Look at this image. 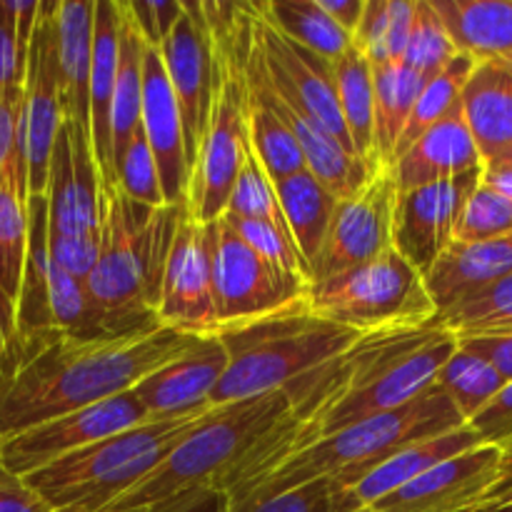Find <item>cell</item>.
<instances>
[{"instance_id":"6da1fadb","label":"cell","mask_w":512,"mask_h":512,"mask_svg":"<svg viewBox=\"0 0 512 512\" xmlns=\"http://www.w3.org/2000/svg\"><path fill=\"white\" fill-rule=\"evenodd\" d=\"M455 350L458 335L438 320L413 330L360 335L348 350L285 390L290 413L233 475L225 493L248 488L288 455L338 430L413 403Z\"/></svg>"},{"instance_id":"7a4b0ae2","label":"cell","mask_w":512,"mask_h":512,"mask_svg":"<svg viewBox=\"0 0 512 512\" xmlns=\"http://www.w3.org/2000/svg\"><path fill=\"white\" fill-rule=\"evenodd\" d=\"M203 335L173 328L115 340L50 333L18 345V363L0 378V443L75 410L130 393Z\"/></svg>"},{"instance_id":"3957f363","label":"cell","mask_w":512,"mask_h":512,"mask_svg":"<svg viewBox=\"0 0 512 512\" xmlns=\"http://www.w3.org/2000/svg\"><path fill=\"white\" fill-rule=\"evenodd\" d=\"M188 205H143L120 190H103V245L88 293L120 338L153 333L160 285L180 215Z\"/></svg>"},{"instance_id":"277c9868","label":"cell","mask_w":512,"mask_h":512,"mask_svg":"<svg viewBox=\"0 0 512 512\" xmlns=\"http://www.w3.org/2000/svg\"><path fill=\"white\" fill-rule=\"evenodd\" d=\"M463 425H468L463 415L450 403L448 395L433 383L413 403L403 405L393 413L355 423L288 455L263 478L230 495V503L273 498V495L318 478H335L340 485L353 490L383 460H388L405 445L450 433Z\"/></svg>"},{"instance_id":"5b68a950","label":"cell","mask_w":512,"mask_h":512,"mask_svg":"<svg viewBox=\"0 0 512 512\" xmlns=\"http://www.w3.org/2000/svg\"><path fill=\"white\" fill-rule=\"evenodd\" d=\"M288 413L285 390L213 405L143 483L103 512H138L203 485L225 490Z\"/></svg>"},{"instance_id":"8992f818","label":"cell","mask_w":512,"mask_h":512,"mask_svg":"<svg viewBox=\"0 0 512 512\" xmlns=\"http://www.w3.org/2000/svg\"><path fill=\"white\" fill-rule=\"evenodd\" d=\"M203 415L148 420L75 450L23 480L53 512H103L143 483Z\"/></svg>"},{"instance_id":"52a82bcc","label":"cell","mask_w":512,"mask_h":512,"mask_svg":"<svg viewBox=\"0 0 512 512\" xmlns=\"http://www.w3.org/2000/svg\"><path fill=\"white\" fill-rule=\"evenodd\" d=\"M213 35L215 95L210 123L190 170L188 213L210 225L228 210L238 175L250 155L248 93L238 45L240 5L203 3Z\"/></svg>"},{"instance_id":"ba28073f","label":"cell","mask_w":512,"mask_h":512,"mask_svg":"<svg viewBox=\"0 0 512 512\" xmlns=\"http://www.w3.org/2000/svg\"><path fill=\"white\" fill-rule=\"evenodd\" d=\"M360 335L358 330L318 318L308 308L220 333L230 363L215 388L213 405L288 390L348 350Z\"/></svg>"},{"instance_id":"9c48e42d","label":"cell","mask_w":512,"mask_h":512,"mask_svg":"<svg viewBox=\"0 0 512 512\" xmlns=\"http://www.w3.org/2000/svg\"><path fill=\"white\" fill-rule=\"evenodd\" d=\"M308 310L363 335L423 328L440 315L425 275L395 245L348 273L310 283Z\"/></svg>"},{"instance_id":"30bf717a","label":"cell","mask_w":512,"mask_h":512,"mask_svg":"<svg viewBox=\"0 0 512 512\" xmlns=\"http://www.w3.org/2000/svg\"><path fill=\"white\" fill-rule=\"evenodd\" d=\"M213 285L220 333L308 308L310 280L255 253L225 218L213 223Z\"/></svg>"},{"instance_id":"8fae6325","label":"cell","mask_w":512,"mask_h":512,"mask_svg":"<svg viewBox=\"0 0 512 512\" xmlns=\"http://www.w3.org/2000/svg\"><path fill=\"white\" fill-rule=\"evenodd\" d=\"M400 188L393 170L380 168L363 190L338 200L328 235L310 263V283H323L393 248Z\"/></svg>"},{"instance_id":"7c38bea8","label":"cell","mask_w":512,"mask_h":512,"mask_svg":"<svg viewBox=\"0 0 512 512\" xmlns=\"http://www.w3.org/2000/svg\"><path fill=\"white\" fill-rule=\"evenodd\" d=\"M55 3L40 5L38 23L28 50L23 80V155L28 165L30 195L48 193L50 160L55 140L65 123L63 90H60L58 30H55Z\"/></svg>"},{"instance_id":"4fadbf2b","label":"cell","mask_w":512,"mask_h":512,"mask_svg":"<svg viewBox=\"0 0 512 512\" xmlns=\"http://www.w3.org/2000/svg\"><path fill=\"white\" fill-rule=\"evenodd\" d=\"M148 420L143 403L130 390L118 398L75 410V413L48 420V423L35 425V428L15 435V438L3 440L0 443V463L15 478H25V475L35 473V470L45 468V465L55 463V460L65 458L75 450L113 438V435L148 423Z\"/></svg>"},{"instance_id":"5bb4252c","label":"cell","mask_w":512,"mask_h":512,"mask_svg":"<svg viewBox=\"0 0 512 512\" xmlns=\"http://www.w3.org/2000/svg\"><path fill=\"white\" fill-rule=\"evenodd\" d=\"M158 320L163 328L185 335L220 333L213 285V223H198L188 208L180 215L165 263Z\"/></svg>"},{"instance_id":"9a60e30c","label":"cell","mask_w":512,"mask_h":512,"mask_svg":"<svg viewBox=\"0 0 512 512\" xmlns=\"http://www.w3.org/2000/svg\"><path fill=\"white\" fill-rule=\"evenodd\" d=\"M250 10H253V3H250ZM253 23L265 70H268L270 83L278 90L280 98L288 100L293 108L303 110L313 123L328 130L345 150H350L358 158L348 125L343 120V110H340L333 63L310 53L308 48L293 43V40L283 38L255 10Z\"/></svg>"},{"instance_id":"2e32d148","label":"cell","mask_w":512,"mask_h":512,"mask_svg":"<svg viewBox=\"0 0 512 512\" xmlns=\"http://www.w3.org/2000/svg\"><path fill=\"white\" fill-rule=\"evenodd\" d=\"M485 168L443 183L420 185L400 193L393 245L428 275L450 245L458 243L460 220L470 195L483 183Z\"/></svg>"},{"instance_id":"e0dca14e","label":"cell","mask_w":512,"mask_h":512,"mask_svg":"<svg viewBox=\"0 0 512 512\" xmlns=\"http://www.w3.org/2000/svg\"><path fill=\"white\" fill-rule=\"evenodd\" d=\"M183 15L175 23L173 33L160 45L165 73L178 98L185 123V150L193 170L198 148L210 123L215 95V60L213 35L205 20L203 3H183Z\"/></svg>"},{"instance_id":"ac0fdd59","label":"cell","mask_w":512,"mask_h":512,"mask_svg":"<svg viewBox=\"0 0 512 512\" xmlns=\"http://www.w3.org/2000/svg\"><path fill=\"white\" fill-rule=\"evenodd\" d=\"M45 198L50 235L95 238L103 233V188L93 140L70 120H65L55 140Z\"/></svg>"},{"instance_id":"d6986e66","label":"cell","mask_w":512,"mask_h":512,"mask_svg":"<svg viewBox=\"0 0 512 512\" xmlns=\"http://www.w3.org/2000/svg\"><path fill=\"white\" fill-rule=\"evenodd\" d=\"M500 475L503 450L478 445L435 465L370 508L378 512H475L500 483Z\"/></svg>"},{"instance_id":"ffe728a7","label":"cell","mask_w":512,"mask_h":512,"mask_svg":"<svg viewBox=\"0 0 512 512\" xmlns=\"http://www.w3.org/2000/svg\"><path fill=\"white\" fill-rule=\"evenodd\" d=\"M228 363V350L220 335H203L183 355L135 385L133 393L138 395L150 420L208 413Z\"/></svg>"},{"instance_id":"44dd1931","label":"cell","mask_w":512,"mask_h":512,"mask_svg":"<svg viewBox=\"0 0 512 512\" xmlns=\"http://www.w3.org/2000/svg\"><path fill=\"white\" fill-rule=\"evenodd\" d=\"M143 133L158 163L160 183L168 205H188L190 165L185 150V123L178 98L165 73L163 55L158 48L145 50V88H143Z\"/></svg>"},{"instance_id":"7402d4cb","label":"cell","mask_w":512,"mask_h":512,"mask_svg":"<svg viewBox=\"0 0 512 512\" xmlns=\"http://www.w3.org/2000/svg\"><path fill=\"white\" fill-rule=\"evenodd\" d=\"M120 55V8L115 0H95L93 73H90V138L100 188L118 190L113 158V100Z\"/></svg>"},{"instance_id":"603a6c76","label":"cell","mask_w":512,"mask_h":512,"mask_svg":"<svg viewBox=\"0 0 512 512\" xmlns=\"http://www.w3.org/2000/svg\"><path fill=\"white\" fill-rule=\"evenodd\" d=\"M480 168H485L483 155L475 145L463 108L455 105L390 170L398 180L400 193H405L420 185L460 178Z\"/></svg>"},{"instance_id":"cb8c5ba5","label":"cell","mask_w":512,"mask_h":512,"mask_svg":"<svg viewBox=\"0 0 512 512\" xmlns=\"http://www.w3.org/2000/svg\"><path fill=\"white\" fill-rule=\"evenodd\" d=\"M512 275V235L480 240V243H455L433 265L425 283L430 298L445 313L460 300L500 283Z\"/></svg>"},{"instance_id":"d4e9b609","label":"cell","mask_w":512,"mask_h":512,"mask_svg":"<svg viewBox=\"0 0 512 512\" xmlns=\"http://www.w3.org/2000/svg\"><path fill=\"white\" fill-rule=\"evenodd\" d=\"M460 108L485 165L512 150V65L508 60L475 65L463 88Z\"/></svg>"},{"instance_id":"484cf974","label":"cell","mask_w":512,"mask_h":512,"mask_svg":"<svg viewBox=\"0 0 512 512\" xmlns=\"http://www.w3.org/2000/svg\"><path fill=\"white\" fill-rule=\"evenodd\" d=\"M55 30H58L60 90H63L65 120L90 135V73H93L95 30L93 0H58Z\"/></svg>"},{"instance_id":"4316f807","label":"cell","mask_w":512,"mask_h":512,"mask_svg":"<svg viewBox=\"0 0 512 512\" xmlns=\"http://www.w3.org/2000/svg\"><path fill=\"white\" fill-rule=\"evenodd\" d=\"M480 438L470 425L463 428H455L450 433L433 435V438L418 440V443H410L405 448H400L398 453L390 455L388 460L378 465L368 478L360 480L353 488L355 500H358L363 508H370L378 500H383L385 495L395 493L398 488L408 485L410 480L420 478L423 473L433 470L435 465L445 463V460L455 458V455L465 453L470 448H478Z\"/></svg>"},{"instance_id":"83f0119b","label":"cell","mask_w":512,"mask_h":512,"mask_svg":"<svg viewBox=\"0 0 512 512\" xmlns=\"http://www.w3.org/2000/svg\"><path fill=\"white\" fill-rule=\"evenodd\" d=\"M458 53L475 63L512 55V0H430Z\"/></svg>"},{"instance_id":"f1b7e54d","label":"cell","mask_w":512,"mask_h":512,"mask_svg":"<svg viewBox=\"0 0 512 512\" xmlns=\"http://www.w3.org/2000/svg\"><path fill=\"white\" fill-rule=\"evenodd\" d=\"M120 8V55H118V78H115V100H113V158L115 173L123 158L125 148L133 135L140 130L143 118V88H145V50L148 43L140 35L128 3L118 0Z\"/></svg>"},{"instance_id":"f546056e","label":"cell","mask_w":512,"mask_h":512,"mask_svg":"<svg viewBox=\"0 0 512 512\" xmlns=\"http://www.w3.org/2000/svg\"><path fill=\"white\" fill-rule=\"evenodd\" d=\"M375 80V160L380 168H393L395 148L413 115L415 103L428 78L405 63L373 65Z\"/></svg>"},{"instance_id":"4dcf8cb0","label":"cell","mask_w":512,"mask_h":512,"mask_svg":"<svg viewBox=\"0 0 512 512\" xmlns=\"http://www.w3.org/2000/svg\"><path fill=\"white\" fill-rule=\"evenodd\" d=\"M335 73V90H338L340 110L343 120L348 125L350 140L363 163H368L373 170H380L375 160V80H373V63L368 55L350 45L338 60H333Z\"/></svg>"},{"instance_id":"1f68e13d","label":"cell","mask_w":512,"mask_h":512,"mask_svg":"<svg viewBox=\"0 0 512 512\" xmlns=\"http://www.w3.org/2000/svg\"><path fill=\"white\" fill-rule=\"evenodd\" d=\"M275 193H278L280 208L288 220L295 245L310 270V263L328 235L338 198L308 168L275 183Z\"/></svg>"},{"instance_id":"d6a6232c","label":"cell","mask_w":512,"mask_h":512,"mask_svg":"<svg viewBox=\"0 0 512 512\" xmlns=\"http://www.w3.org/2000/svg\"><path fill=\"white\" fill-rule=\"evenodd\" d=\"M28 170L15 168L0 178V295L18 310L28 255L30 210Z\"/></svg>"},{"instance_id":"836d02e7","label":"cell","mask_w":512,"mask_h":512,"mask_svg":"<svg viewBox=\"0 0 512 512\" xmlns=\"http://www.w3.org/2000/svg\"><path fill=\"white\" fill-rule=\"evenodd\" d=\"M253 10L283 38L303 45L330 63L353 45V38L320 8L318 0H270L253 3Z\"/></svg>"},{"instance_id":"e575fe53","label":"cell","mask_w":512,"mask_h":512,"mask_svg":"<svg viewBox=\"0 0 512 512\" xmlns=\"http://www.w3.org/2000/svg\"><path fill=\"white\" fill-rule=\"evenodd\" d=\"M475 60L470 55L458 53L438 75L425 83L423 93H420L418 103H415L413 115H410L408 125H405L403 135L398 140V148H395V163L428 133L433 125H438L455 105H460L463 98V88L468 83L470 73L475 68ZM393 163V165H395Z\"/></svg>"},{"instance_id":"d590c367","label":"cell","mask_w":512,"mask_h":512,"mask_svg":"<svg viewBox=\"0 0 512 512\" xmlns=\"http://www.w3.org/2000/svg\"><path fill=\"white\" fill-rule=\"evenodd\" d=\"M508 380L488 363L480 355L470 353V350L460 348L450 355L448 363L440 368L435 385L443 390L450 398V403L458 408V413L463 415L465 423L475 418V415L483 413L490 403H493L495 395L503 390V385Z\"/></svg>"},{"instance_id":"8d00e7d4","label":"cell","mask_w":512,"mask_h":512,"mask_svg":"<svg viewBox=\"0 0 512 512\" xmlns=\"http://www.w3.org/2000/svg\"><path fill=\"white\" fill-rule=\"evenodd\" d=\"M363 505L355 500L353 490L335 478H318L293 490L265 500L230 503V512H358Z\"/></svg>"},{"instance_id":"74e56055","label":"cell","mask_w":512,"mask_h":512,"mask_svg":"<svg viewBox=\"0 0 512 512\" xmlns=\"http://www.w3.org/2000/svg\"><path fill=\"white\" fill-rule=\"evenodd\" d=\"M438 323L455 335L512 328V275L455 303L438 315Z\"/></svg>"},{"instance_id":"f35d334b","label":"cell","mask_w":512,"mask_h":512,"mask_svg":"<svg viewBox=\"0 0 512 512\" xmlns=\"http://www.w3.org/2000/svg\"><path fill=\"white\" fill-rule=\"evenodd\" d=\"M455 55H458V48H455L453 38H450L448 28H445L443 18L438 15L435 5L430 0H415L413 30H410L408 50H405L403 63L430 80Z\"/></svg>"},{"instance_id":"ab89813d","label":"cell","mask_w":512,"mask_h":512,"mask_svg":"<svg viewBox=\"0 0 512 512\" xmlns=\"http://www.w3.org/2000/svg\"><path fill=\"white\" fill-rule=\"evenodd\" d=\"M223 215H235V218L245 220H263V223L275 225V228L283 230V233H288L293 238V233L288 228V220L283 215V208H280L273 180L268 178V173L258 163L253 150H250L248 160H245L243 170H240L238 183H235L233 195H230L228 210Z\"/></svg>"},{"instance_id":"60d3db41","label":"cell","mask_w":512,"mask_h":512,"mask_svg":"<svg viewBox=\"0 0 512 512\" xmlns=\"http://www.w3.org/2000/svg\"><path fill=\"white\" fill-rule=\"evenodd\" d=\"M118 190L135 203L153 205V208L168 205L163 195V183H160L158 163H155V155L143 133V125L133 135L118 163Z\"/></svg>"},{"instance_id":"b9f144b4","label":"cell","mask_w":512,"mask_h":512,"mask_svg":"<svg viewBox=\"0 0 512 512\" xmlns=\"http://www.w3.org/2000/svg\"><path fill=\"white\" fill-rule=\"evenodd\" d=\"M503 235H512V200L490 185L480 183L465 205L458 243H480Z\"/></svg>"},{"instance_id":"7bdbcfd3","label":"cell","mask_w":512,"mask_h":512,"mask_svg":"<svg viewBox=\"0 0 512 512\" xmlns=\"http://www.w3.org/2000/svg\"><path fill=\"white\" fill-rule=\"evenodd\" d=\"M223 218L255 253H260L265 260H270L278 268L288 270V273L303 275V278L310 280L308 265H305L298 245H295V240L288 233L278 230L275 225L263 223V220H245L235 218V215H223Z\"/></svg>"},{"instance_id":"ee69618b","label":"cell","mask_w":512,"mask_h":512,"mask_svg":"<svg viewBox=\"0 0 512 512\" xmlns=\"http://www.w3.org/2000/svg\"><path fill=\"white\" fill-rule=\"evenodd\" d=\"M23 85L0 88V178L15 168H25L23 155Z\"/></svg>"},{"instance_id":"f6af8a7d","label":"cell","mask_w":512,"mask_h":512,"mask_svg":"<svg viewBox=\"0 0 512 512\" xmlns=\"http://www.w3.org/2000/svg\"><path fill=\"white\" fill-rule=\"evenodd\" d=\"M390 38V0H365V13L358 30L353 35V43L368 55L373 65L393 63L388 50Z\"/></svg>"},{"instance_id":"bcb514c9","label":"cell","mask_w":512,"mask_h":512,"mask_svg":"<svg viewBox=\"0 0 512 512\" xmlns=\"http://www.w3.org/2000/svg\"><path fill=\"white\" fill-rule=\"evenodd\" d=\"M185 5L175 3V0H135L128 3L130 15H133L135 25H138L140 35L150 48H158L165 43L170 33H173L175 23L183 15Z\"/></svg>"},{"instance_id":"7dc6e473","label":"cell","mask_w":512,"mask_h":512,"mask_svg":"<svg viewBox=\"0 0 512 512\" xmlns=\"http://www.w3.org/2000/svg\"><path fill=\"white\" fill-rule=\"evenodd\" d=\"M100 245H103V233L95 238H63V235H50L48 230L50 260L80 280H88L98 265Z\"/></svg>"},{"instance_id":"c3c4849f","label":"cell","mask_w":512,"mask_h":512,"mask_svg":"<svg viewBox=\"0 0 512 512\" xmlns=\"http://www.w3.org/2000/svg\"><path fill=\"white\" fill-rule=\"evenodd\" d=\"M28 53L20 45L18 18H15L10 0H0V88L23 85Z\"/></svg>"},{"instance_id":"681fc988","label":"cell","mask_w":512,"mask_h":512,"mask_svg":"<svg viewBox=\"0 0 512 512\" xmlns=\"http://www.w3.org/2000/svg\"><path fill=\"white\" fill-rule=\"evenodd\" d=\"M468 425L478 433L480 443L483 445L503 448L505 443H510L512 440V380H508V383L503 385V390L495 395L493 403H490L483 413L475 415Z\"/></svg>"},{"instance_id":"f907efd6","label":"cell","mask_w":512,"mask_h":512,"mask_svg":"<svg viewBox=\"0 0 512 512\" xmlns=\"http://www.w3.org/2000/svg\"><path fill=\"white\" fill-rule=\"evenodd\" d=\"M458 345L488 360L505 380H512V328L458 335Z\"/></svg>"},{"instance_id":"816d5d0a","label":"cell","mask_w":512,"mask_h":512,"mask_svg":"<svg viewBox=\"0 0 512 512\" xmlns=\"http://www.w3.org/2000/svg\"><path fill=\"white\" fill-rule=\"evenodd\" d=\"M138 512H230V495L215 485H203Z\"/></svg>"},{"instance_id":"f5cc1de1","label":"cell","mask_w":512,"mask_h":512,"mask_svg":"<svg viewBox=\"0 0 512 512\" xmlns=\"http://www.w3.org/2000/svg\"><path fill=\"white\" fill-rule=\"evenodd\" d=\"M0 512H53V508L0 463Z\"/></svg>"},{"instance_id":"db71d44e","label":"cell","mask_w":512,"mask_h":512,"mask_svg":"<svg viewBox=\"0 0 512 512\" xmlns=\"http://www.w3.org/2000/svg\"><path fill=\"white\" fill-rule=\"evenodd\" d=\"M415 0H390V38L388 50L393 63H403L408 50L410 30H413Z\"/></svg>"},{"instance_id":"11a10c76","label":"cell","mask_w":512,"mask_h":512,"mask_svg":"<svg viewBox=\"0 0 512 512\" xmlns=\"http://www.w3.org/2000/svg\"><path fill=\"white\" fill-rule=\"evenodd\" d=\"M320 8L353 38L365 13V0H318Z\"/></svg>"},{"instance_id":"9f6ffc18","label":"cell","mask_w":512,"mask_h":512,"mask_svg":"<svg viewBox=\"0 0 512 512\" xmlns=\"http://www.w3.org/2000/svg\"><path fill=\"white\" fill-rule=\"evenodd\" d=\"M15 333H18V310L0 295V360L13 345Z\"/></svg>"},{"instance_id":"6f0895ef","label":"cell","mask_w":512,"mask_h":512,"mask_svg":"<svg viewBox=\"0 0 512 512\" xmlns=\"http://www.w3.org/2000/svg\"><path fill=\"white\" fill-rule=\"evenodd\" d=\"M475 512H512V480L490 490Z\"/></svg>"},{"instance_id":"680465c9","label":"cell","mask_w":512,"mask_h":512,"mask_svg":"<svg viewBox=\"0 0 512 512\" xmlns=\"http://www.w3.org/2000/svg\"><path fill=\"white\" fill-rule=\"evenodd\" d=\"M483 183L512 200V168H508V165H485Z\"/></svg>"},{"instance_id":"91938a15","label":"cell","mask_w":512,"mask_h":512,"mask_svg":"<svg viewBox=\"0 0 512 512\" xmlns=\"http://www.w3.org/2000/svg\"><path fill=\"white\" fill-rule=\"evenodd\" d=\"M500 450H503V475H500V483H508V480H512V440L505 443ZM498 485H495V488H498Z\"/></svg>"},{"instance_id":"94428289","label":"cell","mask_w":512,"mask_h":512,"mask_svg":"<svg viewBox=\"0 0 512 512\" xmlns=\"http://www.w3.org/2000/svg\"><path fill=\"white\" fill-rule=\"evenodd\" d=\"M490 165H508V168H512V150H508V153H505L503 158L495 160V163H490Z\"/></svg>"},{"instance_id":"6125c7cd","label":"cell","mask_w":512,"mask_h":512,"mask_svg":"<svg viewBox=\"0 0 512 512\" xmlns=\"http://www.w3.org/2000/svg\"><path fill=\"white\" fill-rule=\"evenodd\" d=\"M508 63H510V65H512V55H510V58H508Z\"/></svg>"}]
</instances>
